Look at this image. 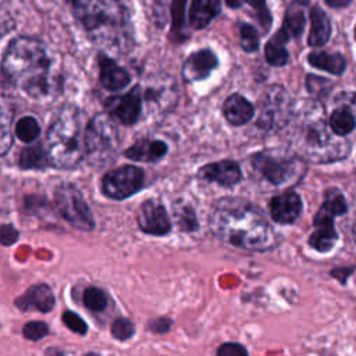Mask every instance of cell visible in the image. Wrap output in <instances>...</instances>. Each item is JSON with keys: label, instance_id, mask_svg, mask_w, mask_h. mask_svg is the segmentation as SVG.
I'll use <instances>...</instances> for the list:
<instances>
[{"label": "cell", "instance_id": "6da1fadb", "mask_svg": "<svg viewBox=\"0 0 356 356\" xmlns=\"http://www.w3.org/2000/svg\"><path fill=\"white\" fill-rule=\"evenodd\" d=\"M209 224L220 241L246 250H270L280 241L263 210L241 197L218 199L211 207Z\"/></svg>", "mask_w": 356, "mask_h": 356}, {"label": "cell", "instance_id": "7a4b0ae2", "mask_svg": "<svg viewBox=\"0 0 356 356\" xmlns=\"http://www.w3.org/2000/svg\"><path fill=\"white\" fill-rule=\"evenodd\" d=\"M291 146L303 159L313 163H332L346 157L350 142L332 131L318 102L302 103L288 121Z\"/></svg>", "mask_w": 356, "mask_h": 356}, {"label": "cell", "instance_id": "3957f363", "mask_svg": "<svg viewBox=\"0 0 356 356\" xmlns=\"http://www.w3.org/2000/svg\"><path fill=\"white\" fill-rule=\"evenodd\" d=\"M3 75L32 97L49 92L50 60L44 44L31 36H18L7 46L1 63Z\"/></svg>", "mask_w": 356, "mask_h": 356}, {"label": "cell", "instance_id": "277c9868", "mask_svg": "<svg viewBox=\"0 0 356 356\" xmlns=\"http://www.w3.org/2000/svg\"><path fill=\"white\" fill-rule=\"evenodd\" d=\"M67 1L93 40L115 44L129 36V13L120 0Z\"/></svg>", "mask_w": 356, "mask_h": 356}, {"label": "cell", "instance_id": "5b68a950", "mask_svg": "<svg viewBox=\"0 0 356 356\" xmlns=\"http://www.w3.org/2000/svg\"><path fill=\"white\" fill-rule=\"evenodd\" d=\"M46 152L56 168H74L86 157L81 113L75 106L64 104L58 110L47 129Z\"/></svg>", "mask_w": 356, "mask_h": 356}, {"label": "cell", "instance_id": "8992f818", "mask_svg": "<svg viewBox=\"0 0 356 356\" xmlns=\"http://www.w3.org/2000/svg\"><path fill=\"white\" fill-rule=\"evenodd\" d=\"M348 206L342 192L331 188L325 192L324 203L314 216V229L309 238V245L317 252H328L338 241L334 218L343 214Z\"/></svg>", "mask_w": 356, "mask_h": 356}, {"label": "cell", "instance_id": "52a82bcc", "mask_svg": "<svg viewBox=\"0 0 356 356\" xmlns=\"http://www.w3.org/2000/svg\"><path fill=\"white\" fill-rule=\"evenodd\" d=\"M118 146V132L108 114H95L85 129L86 159L92 164H103L114 159Z\"/></svg>", "mask_w": 356, "mask_h": 356}, {"label": "cell", "instance_id": "ba28073f", "mask_svg": "<svg viewBox=\"0 0 356 356\" xmlns=\"http://www.w3.org/2000/svg\"><path fill=\"white\" fill-rule=\"evenodd\" d=\"M253 167L273 185H285L300 177L303 164L299 157L280 150H263L252 157Z\"/></svg>", "mask_w": 356, "mask_h": 356}, {"label": "cell", "instance_id": "9c48e42d", "mask_svg": "<svg viewBox=\"0 0 356 356\" xmlns=\"http://www.w3.org/2000/svg\"><path fill=\"white\" fill-rule=\"evenodd\" d=\"M54 203L60 216L79 231L89 232L95 228L92 211L81 191L72 184H61L54 191Z\"/></svg>", "mask_w": 356, "mask_h": 356}, {"label": "cell", "instance_id": "30bf717a", "mask_svg": "<svg viewBox=\"0 0 356 356\" xmlns=\"http://www.w3.org/2000/svg\"><path fill=\"white\" fill-rule=\"evenodd\" d=\"M145 184V172L140 167L125 164L108 170L102 178V192L106 197L124 200L139 192Z\"/></svg>", "mask_w": 356, "mask_h": 356}, {"label": "cell", "instance_id": "8fae6325", "mask_svg": "<svg viewBox=\"0 0 356 356\" xmlns=\"http://www.w3.org/2000/svg\"><path fill=\"white\" fill-rule=\"evenodd\" d=\"M107 114L124 125L135 124L142 113L140 88L135 86L124 95L107 97L104 102Z\"/></svg>", "mask_w": 356, "mask_h": 356}, {"label": "cell", "instance_id": "7c38bea8", "mask_svg": "<svg viewBox=\"0 0 356 356\" xmlns=\"http://www.w3.org/2000/svg\"><path fill=\"white\" fill-rule=\"evenodd\" d=\"M136 220L139 229L147 235L163 236L172 228L164 206L153 199H149L139 206Z\"/></svg>", "mask_w": 356, "mask_h": 356}, {"label": "cell", "instance_id": "4fadbf2b", "mask_svg": "<svg viewBox=\"0 0 356 356\" xmlns=\"http://www.w3.org/2000/svg\"><path fill=\"white\" fill-rule=\"evenodd\" d=\"M291 114L289 97L285 90L282 88H273L267 95L266 106L259 118V125L264 129H270L278 125V122L281 125L288 124Z\"/></svg>", "mask_w": 356, "mask_h": 356}, {"label": "cell", "instance_id": "5bb4252c", "mask_svg": "<svg viewBox=\"0 0 356 356\" xmlns=\"http://www.w3.org/2000/svg\"><path fill=\"white\" fill-rule=\"evenodd\" d=\"M197 177L203 181L217 182L222 186H234L242 179V171L236 161L225 159L200 167Z\"/></svg>", "mask_w": 356, "mask_h": 356}, {"label": "cell", "instance_id": "9a60e30c", "mask_svg": "<svg viewBox=\"0 0 356 356\" xmlns=\"http://www.w3.org/2000/svg\"><path fill=\"white\" fill-rule=\"evenodd\" d=\"M271 218L278 224H292L300 216L302 200L293 191H285L270 200Z\"/></svg>", "mask_w": 356, "mask_h": 356}, {"label": "cell", "instance_id": "2e32d148", "mask_svg": "<svg viewBox=\"0 0 356 356\" xmlns=\"http://www.w3.org/2000/svg\"><path fill=\"white\" fill-rule=\"evenodd\" d=\"M218 65L217 56L210 49H202L192 53L182 65V76L188 82L206 79Z\"/></svg>", "mask_w": 356, "mask_h": 356}, {"label": "cell", "instance_id": "e0dca14e", "mask_svg": "<svg viewBox=\"0 0 356 356\" xmlns=\"http://www.w3.org/2000/svg\"><path fill=\"white\" fill-rule=\"evenodd\" d=\"M14 303L22 312L39 310L40 313H49L56 305V298L47 284H36L29 286L28 291L18 296Z\"/></svg>", "mask_w": 356, "mask_h": 356}, {"label": "cell", "instance_id": "ac0fdd59", "mask_svg": "<svg viewBox=\"0 0 356 356\" xmlns=\"http://www.w3.org/2000/svg\"><path fill=\"white\" fill-rule=\"evenodd\" d=\"M99 78L100 83L108 90H120L129 85L131 75L122 67H120L113 58L106 54H99Z\"/></svg>", "mask_w": 356, "mask_h": 356}, {"label": "cell", "instance_id": "d6986e66", "mask_svg": "<svg viewBox=\"0 0 356 356\" xmlns=\"http://www.w3.org/2000/svg\"><path fill=\"white\" fill-rule=\"evenodd\" d=\"M222 114L225 120L235 127L248 124L254 117L253 104L239 93L228 96L222 104Z\"/></svg>", "mask_w": 356, "mask_h": 356}, {"label": "cell", "instance_id": "ffe728a7", "mask_svg": "<svg viewBox=\"0 0 356 356\" xmlns=\"http://www.w3.org/2000/svg\"><path fill=\"white\" fill-rule=\"evenodd\" d=\"M168 152V146L163 140H150L142 139L131 145L128 149L124 150V156L134 161H145V163H154L165 156Z\"/></svg>", "mask_w": 356, "mask_h": 356}, {"label": "cell", "instance_id": "44dd1931", "mask_svg": "<svg viewBox=\"0 0 356 356\" xmlns=\"http://www.w3.org/2000/svg\"><path fill=\"white\" fill-rule=\"evenodd\" d=\"M221 11V0H192L188 19L193 29L206 28Z\"/></svg>", "mask_w": 356, "mask_h": 356}, {"label": "cell", "instance_id": "7402d4cb", "mask_svg": "<svg viewBox=\"0 0 356 356\" xmlns=\"http://www.w3.org/2000/svg\"><path fill=\"white\" fill-rule=\"evenodd\" d=\"M331 35V22L327 14L317 6L310 8V33L307 43L313 47L323 46L328 42Z\"/></svg>", "mask_w": 356, "mask_h": 356}, {"label": "cell", "instance_id": "603a6c76", "mask_svg": "<svg viewBox=\"0 0 356 356\" xmlns=\"http://www.w3.org/2000/svg\"><path fill=\"white\" fill-rule=\"evenodd\" d=\"M306 7H307L306 0H295L288 6L285 11L282 28H281V31L288 38H299L302 35L305 28V21H306L305 18Z\"/></svg>", "mask_w": 356, "mask_h": 356}, {"label": "cell", "instance_id": "cb8c5ba5", "mask_svg": "<svg viewBox=\"0 0 356 356\" xmlns=\"http://www.w3.org/2000/svg\"><path fill=\"white\" fill-rule=\"evenodd\" d=\"M310 65L331 72L334 75H341L346 68L345 58L338 53H325V51H312L307 56Z\"/></svg>", "mask_w": 356, "mask_h": 356}, {"label": "cell", "instance_id": "d4e9b609", "mask_svg": "<svg viewBox=\"0 0 356 356\" xmlns=\"http://www.w3.org/2000/svg\"><path fill=\"white\" fill-rule=\"evenodd\" d=\"M288 36L280 29L266 44L264 56L270 65L274 67H282L288 63L289 54L285 49V43L288 42Z\"/></svg>", "mask_w": 356, "mask_h": 356}, {"label": "cell", "instance_id": "484cf974", "mask_svg": "<svg viewBox=\"0 0 356 356\" xmlns=\"http://www.w3.org/2000/svg\"><path fill=\"white\" fill-rule=\"evenodd\" d=\"M18 164L24 170L46 168L47 165H50L46 146H43L42 143H36V145L22 149L19 159H18Z\"/></svg>", "mask_w": 356, "mask_h": 356}, {"label": "cell", "instance_id": "4316f807", "mask_svg": "<svg viewBox=\"0 0 356 356\" xmlns=\"http://www.w3.org/2000/svg\"><path fill=\"white\" fill-rule=\"evenodd\" d=\"M174 218L179 227L181 231H185V232H193L199 228V224H197V218H196V214H195V210L192 209L191 204H186V203H181V202H177L174 203Z\"/></svg>", "mask_w": 356, "mask_h": 356}, {"label": "cell", "instance_id": "83f0119b", "mask_svg": "<svg viewBox=\"0 0 356 356\" xmlns=\"http://www.w3.org/2000/svg\"><path fill=\"white\" fill-rule=\"evenodd\" d=\"M328 122H330V127L332 128V131L341 136L350 134L356 127L353 114L345 107L337 108L335 111H332Z\"/></svg>", "mask_w": 356, "mask_h": 356}, {"label": "cell", "instance_id": "f1b7e54d", "mask_svg": "<svg viewBox=\"0 0 356 356\" xmlns=\"http://www.w3.org/2000/svg\"><path fill=\"white\" fill-rule=\"evenodd\" d=\"M39 134H40V125L31 115H25L19 118L15 124V135L24 143H32L39 136Z\"/></svg>", "mask_w": 356, "mask_h": 356}, {"label": "cell", "instance_id": "f546056e", "mask_svg": "<svg viewBox=\"0 0 356 356\" xmlns=\"http://www.w3.org/2000/svg\"><path fill=\"white\" fill-rule=\"evenodd\" d=\"M82 300H83V305L86 309L96 312V313L103 312L108 305L107 293L102 288H97V286H88L83 291Z\"/></svg>", "mask_w": 356, "mask_h": 356}, {"label": "cell", "instance_id": "4dcf8cb0", "mask_svg": "<svg viewBox=\"0 0 356 356\" xmlns=\"http://www.w3.org/2000/svg\"><path fill=\"white\" fill-rule=\"evenodd\" d=\"M185 4L186 0H174L171 6V15H172V29L171 35L174 40H184V22H185Z\"/></svg>", "mask_w": 356, "mask_h": 356}, {"label": "cell", "instance_id": "1f68e13d", "mask_svg": "<svg viewBox=\"0 0 356 356\" xmlns=\"http://www.w3.org/2000/svg\"><path fill=\"white\" fill-rule=\"evenodd\" d=\"M241 46L246 53H253L259 49V35L256 28L249 24H241L239 28Z\"/></svg>", "mask_w": 356, "mask_h": 356}, {"label": "cell", "instance_id": "d6a6232c", "mask_svg": "<svg viewBox=\"0 0 356 356\" xmlns=\"http://www.w3.org/2000/svg\"><path fill=\"white\" fill-rule=\"evenodd\" d=\"M110 331H111V335H113L115 339H118V341H127V339H129V338L134 337V334H135V325H134V323H132L129 318L120 317V318H115V320L111 323Z\"/></svg>", "mask_w": 356, "mask_h": 356}, {"label": "cell", "instance_id": "836d02e7", "mask_svg": "<svg viewBox=\"0 0 356 356\" xmlns=\"http://www.w3.org/2000/svg\"><path fill=\"white\" fill-rule=\"evenodd\" d=\"M11 114L7 110L6 103L3 102V107H1V139H0V146H1V156H6L8 149L13 146V136L10 132V120H11Z\"/></svg>", "mask_w": 356, "mask_h": 356}, {"label": "cell", "instance_id": "e575fe53", "mask_svg": "<svg viewBox=\"0 0 356 356\" xmlns=\"http://www.w3.org/2000/svg\"><path fill=\"white\" fill-rule=\"evenodd\" d=\"M245 1L249 3L250 7L254 10L256 17L259 19V24L261 25V29L266 33L270 29L271 21H273L271 14H270V11H268V8L266 6V0H245Z\"/></svg>", "mask_w": 356, "mask_h": 356}, {"label": "cell", "instance_id": "d590c367", "mask_svg": "<svg viewBox=\"0 0 356 356\" xmlns=\"http://www.w3.org/2000/svg\"><path fill=\"white\" fill-rule=\"evenodd\" d=\"M49 334V325L43 321H28L22 327V335L29 341H39Z\"/></svg>", "mask_w": 356, "mask_h": 356}, {"label": "cell", "instance_id": "8d00e7d4", "mask_svg": "<svg viewBox=\"0 0 356 356\" xmlns=\"http://www.w3.org/2000/svg\"><path fill=\"white\" fill-rule=\"evenodd\" d=\"M61 320H63L64 325L75 334L85 335L88 332V325L83 321V318L81 316H78L76 313H74L72 310H65L61 316Z\"/></svg>", "mask_w": 356, "mask_h": 356}, {"label": "cell", "instance_id": "74e56055", "mask_svg": "<svg viewBox=\"0 0 356 356\" xmlns=\"http://www.w3.org/2000/svg\"><path fill=\"white\" fill-rule=\"evenodd\" d=\"M306 86L309 89V92L314 96H321L324 93H327L330 90L331 82L321 78V76H316V75H307L306 78Z\"/></svg>", "mask_w": 356, "mask_h": 356}, {"label": "cell", "instance_id": "f35d334b", "mask_svg": "<svg viewBox=\"0 0 356 356\" xmlns=\"http://www.w3.org/2000/svg\"><path fill=\"white\" fill-rule=\"evenodd\" d=\"M217 355L218 356H246L248 350L245 346H242L241 343H234V342H227L222 343L218 349H217Z\"/></svg>", "mask_w": 356, "mask_h": 356}, {"label": "cell", "instance_id": "ab89813d", "mask_svg": "<svg viewBox=\"0 0 356 356\" xmlns=\"http://www.w3.org/2000/svg\"><path fill=\"white\" fill-rule=\"evenodd\" d=\"M19 232L11 224H3L0 227V242L3 246H10L18 241Z\"/></svg>", "mask_w": 356, "mask_h": 356}, {"label": "cell", "instance_id": "60d3db41", "mask_svg": "<svg viewBox=\"0 0 356 356\" xmlns=\"http://www.w3.org/2000/svg\"><path fill=\"white\" fill-rule=\"evenodd\" d=\"M171 324L172 321L167 317H159L156 320H153L150 324H149V328L152 332L154 334H165L168 332V330L171 328Z\"/></svg>", "mask_w": 356, "mask_h": 356}, {"label": "cell", "instance_id": "b9f144b4", "mask_svg": "<svg viewBox=\"0 0 356 356\" xmlns=\"http://www.w3.org/2000/svg\"><path fill=\"white\" fill-rule=\"evenodd\" d=\"M330 7H334V8H342V7H346L352 0H324Z\"/></svg>", "mask_w": 356, "mask_h": 356}, {"label": "cell", "instance_id": "7bdbcfd3", "mask_svg": "<svg viewBox=\"0 0 356 356\" xmlns=\"http://www.w3.org/2000/svg\"><path fill=\"white\" fill-rule=\"evenodd\" d=\"M243 1H245V0H225L227 6L231 7V8H238V7H241V6L243 4Z\"/></svg>", "mask_w": 356, "mask_h": 356}, {"label": "cell", "instance_id": "ee69618b", "mask_svg": "<svg viewBox=\"0 0 356 356\" xmlns=\"http://www.w3.org/2000/svg\"><path fill=\"white\" fill-rule=\"evenodd\" d=\"M350 100H352V103L356 104V93H352V95H350Z\"/></svg>", "mask_w": 356, "mask_h": 356}, {"label": "cell", "instance_id": "f6af8a7d", "mask_svg": "<svg viewBox=\"0 0 356 356\" xmlns=\"http://www.w3.org/2000/svg\"><path fill=\"white\" fill-rule=\"evenodd\" d=\"M353 238H355V242H356V222L353 225Z\"/></svg>", "mask_w": 356, "mask_h": 356}, {"label": "cell", "instance_id": "bcb514c9", "mask_svg": "<svg viewBox=\"0 0 356 356\" xmlns=\"http://www.w3.org/2000/svg\"><path fill=\"white\" fill-rule=\"evenodd\" d=\"M355 35H356V29H355Z\"/></svg>", "mask_w": 356, "mask_h": 356}]
</instances>
